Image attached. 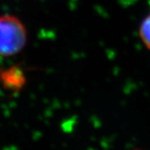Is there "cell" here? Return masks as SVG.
Masks as SVG:
<instances>
[{
	"label": "cell",
	"instance_id": "1",
	"mask_svg": "<svg viewBox=\"0 0 150 150\" xmlns=\"http://www.w3.org/2000/svg\"><path fill=\"white\" fill-rule=\"evenodd\" d=\"M27 41V28L18 17L0 16V57L8 58L19 54Z\"/></svg>",
	"mask_w": 150,
	"mask_h": 150
},
{
	"label": "cell",
	"instance_id": "2",
	"mask_svg": "<svg viewBox=\"0 0 150 150\" xmlns=\"http://www.w3.org/2000/svg\"><path fill=\"white\" fill-rule=\"evenodd\" d=\"M0 79L4 85L13 90L21 88L25 82V79L21 69L16 68L6 69L5 71L2 72Z\"/></svg>",
	"mask_w": 150,
	"mask_h": 150
},
{
	"label": "cell",
	"instance_id": "3",
	"mask_svg": "<svg viewBox=\"0 0 150 150\" xmlns=\"http://www.w3.org/2000/svg\"><path fill=\"white\" fill-rule=\"evenodd\" d=\"M139 36L145 47L150 51V13L140 24Z\"/></svg>",
	"mask_w": 150,
	"mask_h": 150
}]
</instances>
